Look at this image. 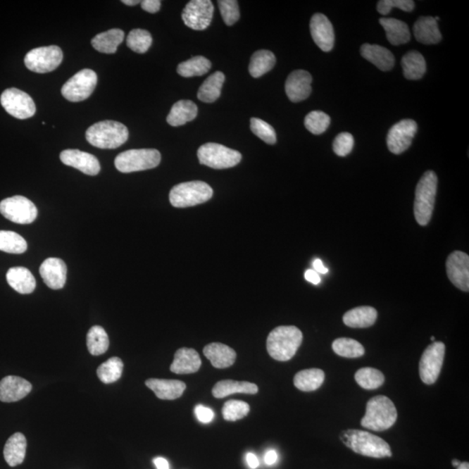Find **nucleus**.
<instances>
[{"mask_svg":"<svg viewBox=\"0 0 469 469\" xmlns=\"http://www.w3.org/2000/svg\"><path fill=\"white\" fill-rule=\"evenodd\" d=\"M161 162V154L155 149L129 150L118 155L115 166L123 173L156 168Z\"/></svg>","mask_w":469,"mask_h":469,"instance_id":"7","label":"nucleus"},{"mask_svg":"<svg viewBox=\"0 0 469 469\" xmlns=\"http://www.w3.org/2000/svg\"><path fill=\"white\" fill-rule=\"evenodd\" d=\"M195 415L199 422L202 423H210L214 419V413L211 408L204 407L203 405H197L195 408Z\"/></svg>","mask_w":469,"mask_h":469,"instance_id":"51","label":"nucleus"},{"mask_svg":"<svg viewBox=\"0 0 469 469\" xmlns=\"http://www.w3.org/2000/svg\"><path fill=\"white\" fill-rule=\"evenodd\" d=\"M201 365L202 361L195 349L182 348L175 353L170 371L178 375L193 374L199 370Z\"/></svg>","mask_w":469,"mask_h":469,"instance_id":"23","label":"nucleus"},{"mask_svg":"<svg viewBox=\"0 0 469 469\" xmlns=\"http://www.w3.org/2000/svg\"><path fill=\"white\" fill-rule=\"evenodd\" d=\"M214 14L211 0H192L182 11V18L188 27L203 31L211 25Z\"/></svg>","mask_w":469,"mask_h":469,"instance_id":"14","label":"nucleus"},{"mask_svg":"<svg viewBox=\"0 0 469 469\" xmlns=\"http://www.w3.org/2000/svg\"><path fill=\"white\" fill-rule=\"evenodd\" d=\"M61 160L64 165L73 167L89 176H96L101 169L99 159L95 156L80 150L63 151Z\"/></svg>","mask_w":469,"mask_h":469,"instance_id":"17","label":"nucleus"},{"mask_svg":"<svg viewBox=\"0 0 469 469\" xmlns=\"http://www.w3.org/2000/svg\"><path fill=\"white\" fill-rule=\"evenodd\" d=\"M305 279L313 284L318 285L321 282V277L314 270H308L304 274Z\"/></svg>","mask_w":469,"mask_h":469,"instance_id":"53","label":"nucleus"},{"mask_svg":"<svg viewBox=\"0 0 469 469\" xmlns=\"http://www.w3.org/2000/svg\"><path fill=\"white\" fill-rule=\"evenodd\" d=\"M275 61L277 59L273 52L267 50L256 51L249 63V72L253 77H262L273 69Z\"/></svg>","mask_w":469,"mask_h":469,"instance_id":"37","label":"nucleus"},{"mask_svg":"<svg viewBox=\"0 0 469 469\" xmlns=\"http://www.w3.org/2000/svg\"><path fill=\"white\" fill-rule=\"evenodd\" d=\"M6 280L14 290L20 294H31L36 288V280L28 269L14 267L7 271Z\"/></svg>","mask_w":469,"mask_h":469,"instance_id":"27","label":"nucleus"},{"mask_svg":"<svg viewBox=\"0 0 469 469\" xmlns=\"http://www.w3.org/2000/svg\"><path fill=\"white\" fill-rule=\"evenodd\" d=\"M452 463H453L454 466H455V467H458L461 464L460 461H457V460H454L452 461Z\"/></svg>","mask_w":469,"mask_h":469,"instance_id":"60","label":"nucleus"},{"mask_svg":"<svg viewBox=\"0 0 469 469\" xmlns=\"http://www.w3.org/2000/svg\"><path fill=\"white\" fill-rule=\"evenodd\" d=\"M247 463L249 468L255 469L259 466V461L254 454L249 453L246 456Z\"/></svg>","mask_w":469,"mask_h":469,"instance_id":"57","label":"nucleus"},{"mask_svg":"<svg viewBox=\"0 0 469 469\" xmlns=\"http://www.w3.org/2000/svg\"><path fill=\"white\" fill-rule=\"evenodd\" d=\"M211 68V63L203 56H196L177 66V73L185 77L203 76Z\"/></svg>","mask_w":469,"mask_h":469,"instance_id":"39","label":"nucleus"},{"mask_svg":"<svg viewBox=\"0 0 469 469\" xmlns=\"http://www.w3.org/2000/svg\"><path fill=\"white\" fill-rule=\"evenodd\" d=\"M87 344L92 356H100L109 349V337L101 326H93L87 334Z\"/></svg>","mask_w":469,"mask_h":469,"instance_id":"38","label":"nucleus"},{"mask_svg":"<svg viewBox=\"0 0 469 469\" xmlns=\"http://www.w3.org/2000/svg\"><path fill=\"white\" fill-rule=\"evenodd\" d=\"M342 441L354 452L363 456L383 458L392 456L388 442L381 437L358 430H349L341 435Z\"/></svg>","mask_w":469,"mask_h":469,"instance_id":"2","label":"nucleus"},{"mask_svg":"<svg viewBox=\"0 0 469 469\" xmlns=\"http://www.w3.org/2000/svg\"><path fill=\"white\" fill-rule=\"evenodd\" d=\"M413 32L416 40L424 44H434L442 40L437 21L433 17H420L415 22Z\"/></svg>","mask_w":469,"mask_h":469,"instance_id":"26","label":"nucleus"},{"mask_svg":"<svg viewBox=\"0 0 469 469\" xmlns=\"http://www.w3.org/2000/svg\"><path fill=\"white\" fill-rule=\"evenodd\" d=\"M311 33L316 46L323 51L333 49L334 33L332 24L325 15L315 13L311 20Z\"/></svg>","mask_w":469,"mask_h":469,"instance_id":"19","label":"nucleus"},{"mask_svg":"<svg viewBox=\"0 0 469 469\" xmlns=\"http://www.w3.org/2000/svg\"><path fill=\"white\" fill-rule=\"evenodd\" d=\"M197 115V106L191 100H180L174 104L170 113L167 117V122L171 126H181L195 119Z\"/></svg>","mask_w":469,"mask_h":469,"instance_id":"33","label":"nucleus"},{"mask_svg":"<svg viewBox=\"0 0 469 469\" xmlns=\"http://www.w3.org/2000/svg\"><path fill=\"white\" fill-rule=\"evenodd\" d=\"M85 137L93 146L99 149H117L128 140L129 130L117 121L106 120L96 123L89 127Z\"/></svg>","mask_w":469,"mask_h":469,"instance_id":"4","label":"nucleus"},{"mask_svg":"<svg viewBox=\"0 0 469 469\" xmlns=\"http://www.w3.org/2000/svg\"><path fill=\"white\" fill-rule=\"evenodd\" d=\"M437 176L433 170L427 171L420 178L415 189V217L420 225L430 223L433 214L437 192Z\"/></svg>","mask_w":469,"mask_h":469,"instance_id":"5","label":"nucleus"},{"mask_svg":"<svg viewBox=\"0 0 469 469\" xmlns=\"http://www.w3.org/2000/svg\"><path fill=\"white\" fill-rule=\"evenodd\" d=\"M126 43L130 50L137 54H145L150 49L152 37L146 30L134 29L129 33Z\"/></svg>","mask_w":469,"mask_h":469,"instance_id":"44","label":"nucleus"},{"mask_svg":"<svg viewBox=\"0 0 469 469\" xmlns=\"http://www.w3.org/2000/svg\"><path fill=\"white\" fill-rule=\"evenodd\" d=\"M145 385L154 391L156 396L162 400H175L180 398L186 389L184 382L178 380L148 379Z\"/></svg>","mask_w":469,"mask_h":469,"instance_id":"22","label":"nucleus"},{"mask_svg":"<svg viewBox=\"0 0 469 469\" xmlns=\"http://www.w3.org/2000/svg\"><path fill=\"white\" fill-rule=\"evenodd\" d=\"M0 102L7 113L18 119L32 118L36 113L35 103L31 96L17 88L6 89Z\"/></svg>","mask_w":469,"mask_h":469,"instance_id":"13","label":"nucleus"},{"mask_svg":"<svg viewBox=\"0 0 469 469\" xmlns=\"http://www.w3.org/2000/svg\"><path fill=\"white\" fill-rule=\"evenodd\" d=\"M394 7L409 13L414 10L415 2L412 0H381L377 4L378 13L382 15H388Z\"/></svg>","mask_w":469,"mask_h":469,"instance_id":"49","label":"nucleus"},{"mask_svg":"<svg viewBox=\"0 0 469 469\" xmlns=\"http://www.w3.org/2000/svg\"><path fill=\"white\" fill-rule=\"evenodd\" d=\"M404 76L409 80H420L426 73V61L418 51L408 52L401 59Z\"/></svg>","mask_w":469,"mask_h":469,"instance_id":"36","label":"nucleus"},{"mask_svg":"<svg viewBox=\"0 0 469 469\" xmlns=\"http://www.w3.org/2000/svg\"><path fill=\"white\" fill-rule=\"evenodd\" d=\"M141 6L144 11L150 13H158L161 7V1L160 0H144L141 2Z\"/></svg>","mask_w":469,"mask_h":469,"instance_id":"52","label":"nucleus"},{"mask_svg":"<svg viewBox=\"0 0 469 469\" xmlns=\"http://www.w3.org/2000/svg\"><path fill=\"white\" fill-rule=\"evenodd\" d=\"M377 318V311L373 307L362 306L353 308L345 313V325L355 329L368 327L374 325Z\"/></svg>","mask_w":469,"mask_h":469,"instance_id":"29","label":"nucleus"},{"mask_svg":"<svg viewBox=\"0 0 469 469\" xmlns=\"http://www.w3.org/2000/svg\"><path fill=\"white\" fill-rule=\"evenodd\" d=\"M313 267H314V270L316 271V273L318 274L325 275L329 273V270H327V268L323 265L322 260L315 259L314 263H313Z\"/></svg>","mask_w":469,"mask_h":469,"instance_id":"55","label":"nucleus"},{"mask_svg":"<svg viewBox=\"0 0 469 469\" xmlns=\"http://www.w3.org/2000/svg\"><path fill=\"white\" fill-rule=\"evenodd\" d=\"M258 392V387L254 383L232 381V380L218 382L212 389V394L215 398H225L237 393L255 394Z\"/></svg>","mask_w":469,"mask_h":469,"instance_id":"32","label":"nucleus"},{"mask_svg":"<svg viewBox=\"0 0 469 469\" xmlns=\"http://www.w3.org/2000/svg\"><path fill=\"white\" fill-rule=\"evenodd\" d=\"M303 342V333L296 326H279L267 338V351L273 359L287 362L296 355Z\"/></svg>","mask_w":469,"mask_h":469,"instance_id":"1","label":"nucleus"},{"mask_svg":"<svg viewBox=\"0 0 469 469\" xmlns=\"http://www.w3.org/2000/svg\"><path fill=\"white\" fill-rule=\"evenodd\" d=\"M431 340L434 342V337H431Z\"/></svg>","mask_w":469,"mask_h":469,"instance_id":"61","label":"nucleus"},{"mask_svg":"<svg viewBox=\"0 0 469 469\" xmlns=\"http://www.w3.org/2000/svg\"><path fill=\"white\" fill-rule=\"evenodd\" d=\"M397 420V411L392 401L385 396H377L368 401L366 414L361 424L373 431H385L390 429Z\"/></svg>","mask_w":469,"mask_h":469,"instance_id":"3","label":"nucleus"},{"mask_svg":"<svg viewBox=\"0 0 469 469\" xmlns=\"http://www.w3.org/2000/svg\"><path fill=\"white\" fill-rule=\"evenodd\" d=\"M63 61V51L57 46L35 48L25 57V66L36 73H47L57 69Z\"/></svg>","mask_w":469,"mask_h":469,"instance_id":"11","label":"nucleus"},{"mask_svg":"<svg viewBox=\"0 0 469 469\" xmlns=\"http://www.w3.org/2000/svg\"><path fill=\"white\" fill-rule=\"evenodd\" d=\"M457 469H469V464L468 463H461Z\"/></svg>","mask_w":469,"mask_h":469,"instance_id":"59","label":"nucleus"},{"mask_svg":"<svg viewBox=\"0 0 469 469\" xmlns=\"http://www.w3.org/2000/svg\"><path fill=\"white\" fill-rule=\"evenodd\" d=\"M312 77L304 70H297L289 74L285 84V92L290 101H304L310 96Z\"/></svg>","mask_w":469,"mask_h":469,"instance_id":"18","label":"nucleus"},{"mask_svg":"<svg viewBox=\"0 0 469 469\" xmlns=\"http://www.w3.org/2000/svg\"><path fill=\"white\" fill-rule=\"evenodd\" d=\"M445 357V344L434 342L423 352L420 361L419 372L422 381L425 384H434L441 373Z\"/></svg>","mask_w":469,"mask_h":469,"instance_id":"12","label":"nucleus"},{"mask_svg":"<svg viewBox=\"0 0 469 469\" xmlns=\"http://www.w3.org/2000/svg\"><path fill=\"white\" fill-rule=\"evenodd\" d=\"M446 273L449 280L458 289L468 292L469 256L466 253L455 251L446 260Z\"/></svg>","mask_w":469,"mask_h":469,"instance_id":"16","label":"nucleus"},{"mask_svg":"<svg viewBox=\"0 0 469 469\" xmlns=\"http://www.w3.org/2000/svg\"><path fill=\"white\" fill-rule=\"evenodd\" d=\"M249 405L243 401L230 400L226 401L223 407V419L229 422L244 418L249 413Z\"/></svg>","mask_w":469,"mask_h":469,"instance_id":"46","label":"nucleus"},{"mask_svg":"<svg viewBox=\"0 0 469 469\" xmlns=\"http://www.w3.org/2000/svg\"><path fill=\"white\" fill-rule=\"evenodd\" d=\"M355 379L364 389H377L384 383V375L374 368H363L356 372Z\"/></svg>","mask_w":469,"mask_h":469,"instance_id":"43","label":"nucleus"},{"mask_svg":"<svg viewBox=\"0 0 469 469\" xmlns=\"http://www.w3.org/2000/svg\"><path fill=\"white\" fill-rule=\"evenodd\" d=\"M39 273L44 284L52 289H61L66 282L67 267L64 261L56 258L44 260Z\"/></svg>","mask_w":469,"mask_h":469,"instance_id":"20","label":"nucleus"},{"mask_svg":"<svg viewBox=\"0 0 469 469\" xmlns=\"http://www.w3.org/2000/svg\"><path fill=\"white\" fill-rule=\"evenodd\" d=\"M277 453L275 452V450H269V451L265 454V456H264V461H265V463L269 465V466L277 463Z\"/></svg>","mask_w":469,"mask_h":469,"instance_id":"54","label":"nucleus"},{"mask_svg":"<svg viewBox=\"0 0 469 469\" xmlns=\"http://www.w3.org/2000/svg\"><path fill=\"white\" fill-rule=\"evenodd\" d=\"M332 349L337 355L346 358H358L365 353L363 346L351 338H338L332 344Z\"/></svg>","mask_w":469,"mask_h":469,"instance_id":"42","label":"nucleus"},{"mask_svg":"<svg viewBox=\"0 0 469 469\" xmlns=\"http://www.w3.org/2000/svg\"><path fill=\"white\" fill-rule=\"evenodd\" d=\"M0 213L13 223L29 225L38 217V208L26 197L15 196L0 202Z\"/></svg>","mask_w":469,"mask_h":469,"instance_id":"10","label":"nucleus"},{"mask_svg":"<svg viewBox=\"0 0 469 469\" xmlns=\"http://www.w3.org/2000/svg\"><path fill=\"white\" fill-rule=\"evenodd\" d=\"M197 156L201 165L215 170L232 168L237 165L242 160L239 151L215 143L202 145L197 151Z\"/></svg>","mask_w":469,"mask_h":469,"instance_id":"8","label":"nucleus"},{"mask_svg":"<svg viewBox=\"0 0 469 469\" xmlns=\"http://www.w3.org/2000/svg\"><path fill=\"white\" fill-rule=\"evenodd\" d=\"M204 355L211 361L212 366L225 368L232 366L237 358V353L225 344L213 342L206 346Z\"/></svg>","mask_w":469,"mask_h":469,"instance_id":"25","label":"nucleus"},{"mask_svg":"<svg viewBox=\"0 0 469 469\" xmlns=\"http://www.w3.org/2000/svg\"><path fill=\"white\" fill-rule=\"evenodd\" d=\"M380 24L384 28L387 39L393 46H400L411 40V32L407 24L396 18H382Z\"/></svg>","mask_w":469,"mask_h":469,"instance_id":"30","label":"nucleus"},{"mask_svg":"<svg viewBox=\"0 0 469 469\" xmlns=\"http://www.w3.org/2000/svg\"><path fill=\"white\" fill-rule=\"evenodd\" d=\"M27 442L25 435L15 433L7 440L4 449V457L10 467H16L23 463Z\"/></svg>","mask_w":469,"mask_h":469,"instance_id":"28","label":"nucleus"},{"mask_svg":"<svg viewBox=\"0 0 469 469\" xmlns=\"http://www.w3.org/2000/svg\"><path fill=\"white\" fill-rule=\"evenodd\" d=\"M330 118L321 111H314L308 113L304 119V125L314 135H320L329 128Z\"/></svg>","mask_w":469,"mask_h":469,"instance_id":"45","label":"nucleus"},{"mask_svg":"<svg viewBox=\"0 0 469 469\" xmlns=\"http://www.w3.org/2000/svg\"><path fill=\"white\" fill-rule=\"evenodd\" d=\"M27 249L23 237L9 230H0V251L10 254H22Z\"/></svg>","mask_w":469,"mask_h":469,"instance_id":"41","label":"nucleus"},{"mask_svg":"<svg viewBox=\"0 0 469 469\" xmlns=\"http://www.w3.org/2000/svg\"><path fill=\"white\" fill-rule=\"evenodd\" d=\"M123 370H124V363L122 360L118 357H111L106 362L100 365L96 370V374H98L100 381L106 384H110L120 379Z\"/></svg>","mask_w":469,"mask_h":469,"instance_id":"40","label":"nucleus"},{"mask_svg":"<svg viewBox=\"0 0 469 469\" xmlns=\"http://www.w3.org/2000/svg\"><path fill=\"white\" fill-rule=\"evenodd\" d=\"M218 4L225 23L227 25L237 23L240 18L239 6L237 0H219Z\"/></svg>","mask_w":469,"mask_h":469,"instance_id":"48","label":"nucleus"},{"mask_svg":"<svg viewBox=\"0 0 469 469\" xmlns=\"http://www.w3.org/2000/svg\"><path fill=\"white\" fill-rule=\"evenodd\" d=\"M122 3H124L126 6H133L141 2L139 0H123Z\"/></svg>","mask_w":469,"mask_h":469,"instance_id":"58","label":"nucleus"},{"mask_svg":"<svg viewBox=\"0 0 469 469\" xmlns=\"http://www.w3.org/2000/svg\"><path fill=\"white\" fill-rule=\"evenodd\" d=\"M361 55L383 72L392 70L394 65L392 52L378 44H364L361 47Z\"/></svg>","mask_w":469,"mask_h":469,"instance_id":"24","label":"nucleus"},{"mask_svg":"<svg viewBox=\"0 0 469 469\" xmlns=\"http://www.w3.org/2000/svg\"><path fill=\"white\" fill-rule=\"evenodd\" d=\"M155 466L158 469H170L168 461L163 457H156L154 460Z\"/></svg>","mask_w":469,"mask_h":469,"instance_id":"56","label":"nucleus"},{"mask_svg":"<svg viewBox=\"0 0 469 469\" xmlns=\"http://www.w3.org/2000/svg\"><path fill=\"white\" fill-rule=\"evenodd\" d=\"M225 77L221 72H217L207 78L201 85L199 92H197V99L204 103H213L217 101L221 95V91L223 83H225Z\"/></svg>","mask_w":469,"mask_h":469,"instance_id":"34","label":"nucleus"},{"mask_svg":"<svg viewBox=\"0 0 469 469\" xmlns=\"http://www.w3.org/2000/svg\"><path fill=\"white\" fill-rule=\"evenodd\" d=\"M125 39V32L120 29H111L99 33L92 40L93 48L102 54H113Z\"/></svg>","mask_w":469,"mask_h":469,"instance_id":"31","label":"nucleus"},{"mask_svg":"<svg viewBox=\"0 0 469 469\" xmlns=\"http://www.w3.org/2000/svg\"><path fill=\"white\" fill-rule=\"evenodd\" d=\"M32 385L24 378L9 375L0 382V401L14 403L23 399L31 392Z\"/></svg>","mask_w":469,"mask_h":469,"instance_id":"21","label":"nucleus"},{"mask_svg":"<svg viewBox=\"0 0 469 469\" xmlns=\"http://www.w3.org/2000/svg\"><path fill=\"white\" fill-rule=\"evenodd\" d=\"M325 374L319 368H310L299 372L294 377V385L296 389L311 392L318 389L325 382Z\"/></svg>","mask_w":469,"mask_h":469,"instance_id":"35","label":"nucleus"},{"mask_svg":"<svg viewBox=\"0 0 469 469\" xmlns=\"http://www.w3.org/2000/svg\"><path fill=\"white\" fill-rule=\"evenodd\" d=\"M251 129L252 132L259 139L268 144H274L277 142V133L274 128L265 121L258 118L251 119Z\"/></svg>","mask_w":469,"mask_h":469,"instance_id":"47","label":"nucleus"},{"mask_svg":"<svg viewBox=\"0 0 469 469\" xmlns=\"http://www.w3.org/2000/svg\"><path fill=\"white\" fill-rule=\"evenodd\" d=\"M98 76L94 70L84 69L70 77L61 89L62 95L70 102L87 99L94 92Z\"/></svg>","mask_w":469,"mask_h":469,"instance_id":"9","label":"nucleus"},{"mask_svg":"<svg viewBox=\"0 0 469 469\" xmlns=\"http://www.w3.org/2000/svg\"><path fill=\"white\" fill-rule=\"evenodd\" d=\"M354 144H355V141H354V137L351 133L342 132L339 134L333 143L334 154L339 156L349 155L353 150Z\"/></svg>","mask_w":469,"mask_h":469,"instance_id":"50","label":"nucleus"},{"mask_svg":"<svg viewBox=\"0 0 469 469\" xmlns=\"http://www.w3.org/2000/svg\"><path fill=\"white\" fill-rule=\"evenodd\" d=\"M213 196V189L206 182L192 181L175 185L170 192L171 206L187 208L206 203Z\"/></svg>","mask_w":469,"mask_h":469,"instance_id":"6","label":"nucleus"},{"mask_svg":"<svg viewBox=\"0 0 469 469\" xmlns=\"http://www.w3.org/2000/svg\"><path fill=\"white\" fill-rule=\"evenodd\" d=\"M417 132V124L411 119H405L394 125L389 130L387 144L394 154H401L407 151Z\"/></svg>","mask_w":469,"mask_h":469,"instance_id":"15","label":"nucleus"}]
</instances>
